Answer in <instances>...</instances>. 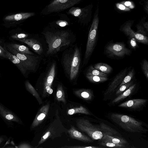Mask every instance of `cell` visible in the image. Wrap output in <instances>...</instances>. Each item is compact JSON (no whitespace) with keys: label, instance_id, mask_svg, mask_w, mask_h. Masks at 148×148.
I'll list each match as a JSON object with an SVG mask.
<instances>
[{"label":"cell","instance_id":"9","mask_svg":"<svg viewBox=\"0 0 148 148\" xmlns=\"http://www.w3.org/2000/svg\"><path fill=\"white\" fill-rule=\"evenodd\" d=\"M56 65L55 63L52 64L49 68L43 81V97L51 94L53 92L51 86L55 76Z\"/></svg>","mask_w":148,"mask_h":148},{"label":"cell","instance_id":"31","mask_svg":"<svg viewBox=\"0 0 148 148\" xmlns=\"http://www.w3.org/2000/svg\"><path fill=\"white\" fill-rule=\"evenodd\" d=\"M100 144L104 147H113V148H125L127 147L126 145L114 143L111 142H107L102 141Z\"/></svg>","mask_w":148,"mask_h":148},{"label":"cell","instance_id":"38","mask_svg":"<svg viewBox=\"0 0 148 148\" xmlns=\"http://www.w3.org/2000/svg\"><path fill=\"white\" fill-rule=\"evenodd\" d=\"M65 147L67 148H101V147L94 146H68Z\"/></svg>","mask_w":148,"mask_h":148},{"label":"cell","instance_id":"3","mask_svg":"<svg viewBox=\"0 0 148 148\" xmlns=\"http://www.w3.org/2000/svg\"><path fill=\"white\" fill-rule=\"evenodd\" d=\"M111 120L125 131L131 132L144 133L147 131L143 126L142 123L126 115L113 113Z\"/></svg>","mask_w":148,"mask_h":148},{"label":"cell","instance_id":"41","mask_svg":"<svg viewBox=\"0 0 148 148\" xmlns=\"http://www.w3.org/2000/svg\"><path fill=\"white\" fill-rule=\"evenodd\" d=\"M119 8L121 10H124L125 8V7L122 4H120L119 5Z\"/></svg>","mask_w":148,"mask_h":148},{"label":"cell","instance_id":"2","mask_svg":"<svg viewBox=\"0 0 148 148\" xmlns=\"http://www.w3.org/2000/svg\"><path fill=\"white\" fill-rule=\"evenodd\" d=\"M81 60L80 52L77 47L75 48L72 52L65 54L62 57V66L71 81L74 80L78 75Z\"/></svg>","mask_w":148,"mask_h":148},{"label":"cell","instance_id":"30","mask_svg":"<svg viewBox=\"0 0 148 148\" xmlns=\"http://www.w3.org/2000/svg\"><path fill=\"white\" fill-rule=\"evenodd\" d=\"M28 36V35L27 34L17 33L11 34L9 38L10 40L19 41L22 39L27 38Z\"/></svg>","mask_w":148,"mask_h":148},{"label":"cell","instance_id":"26","mask_svg":"<svg viewBox=\"0 0 148 148\" xmlns=\"http://www.w3.org/2000/svg\"><path fill=\"white\" fill-rule=\"evenodd\" d=\"M78 113L83 114L87 115L90 114V113L87 109L82 106L70 109L67 112L68 114L70 115H72Z\"/></svg>","mask_w":148,"mask_h":148},{"label":"cell","instance_id":"29","mask_svg":"<svg viewBox=\"0 0 148 148\" xmlns=\"http://www.w3.org/2000/svg\"><path fill=\"white\" fill-rule=\"evenodd\" d=\"M86 77L90 82L94 83L102 82L108 79L107 77L93 75H86Z\"/></svg>","mask_w":148,"mask_h":148},{"label":"cell","instance_id":"6","mask_svg":"<svg viewBox=\"0 0 148 148\" xmlns=\"http://www.w3.org/2000/svg\"><path fill=\"white\" fill-rule=\"evenodd\" d=\"M81 0H54L44 9L43 14L60 12L77 3Z\"/></svg>","mask_w":148,"mask_h":148},{"label":"cell","instance_id":"27","mask_svg":"<svg viewBox=\"0 0 148 148\" xmlns=\"http://www.w3.org/2000/svg\"><path fill=\"white\" fill-rule=\"evenodd\" d=\"M86 75H93L107 77V74L95 68L93 66H90L86 73Z\"/></svg>","mask_w":148,"mask_h":148},{"label":"cell","instance_id":"13","mask_svg":"<svg viewBox=\"0 0 148 148\" xmlns=\"http://www.w3.org/2000/svg\"><path fill=\"white\" fill-rule=\"evenodd\" d=\"M147 101V99H134L125 101L120 104L119 107L131 109H136L144 106Z\"/></svg>","mask_w":148,"mask_h":148},{"label":"cell","instance_id":"11","mask_svg":"<svg viewBox=\"0 0 148 148\" xmlns=\"http://www.w3.org/2000/svg\"><path fill=\"white\" fill-rule=\"evenodd\" d=\"M0 116L7 123L15 122L21 124L20 118L14 112L0 103Z\"/></svg>","mask_w":148,"mask_h":148},{"label":"cell","instance_id":"28","mask_svg":"<svg viewBox=\"0 0 148 148\" xmlns=\"http://www.w3.org/2000/svg\"><path fill=\"white\" fill-rule=\"evenodd\" d=\"M56 97L57 100L61 101L65 104L66 101L65 99L64 92L61 85H58L56 92Z\"/></svg>","mask_w":148,"mask_h":148},{"label":"cell","instance_id":"40","mask_svg":"<svg viewBox=\"0 0 148 148\" xmlns=\"http://www.w3.org/2000/svg\"><path fill=\"white\" fill-rule=\"evenodd\" d=\"M57 25L61 27H64L68 25V23L65 21H59L56 23Z\"/></svg>","mask_w":148,"mask_h":148},{"label":"cell","instance_id":"7","mask_svg":"<svg viewBox=\"0 0 148 148\" xmlns=\"http://www.w3.org/2000/svg\"><path fill=\"white\" fill-rule=\"evenodd\" d=\"M6 48L21 61L28 71L33 72L36 70L39 59L38 57L20 53L11 49Z\"/></svg>","mask_w":148,"mask_h":148},{"label":"cell","instance_id":"15","mask_svg":"<svg viewBox=\"0 0 148 148\" xmlns=\"http://www.w3.org/2000/svg\"><path fill=\"white\" fill-rule=\"evenodd\" d=\"M6 52L7 59L9 60L17 67L25 77H27L28 71L21 61L16 56L9 52L7 48L6 50Z\"/></svg>","mask_w":148,"mask_h":148},{"label":"cell","instance_id":"35","mask_svg":"<svg viewBox=\"0 0 148 148\" xmlns=\"http://www.w3.org/2000/svg\"><path fill=\"white\" fill-rule=\"evenodd\" d=\"M82 12V10L79 8L72 7L68 11V14L76 17H79Z\"/></svg>","mask_w":148,"mask_h":148},{"label":"cell","instance_id":"43","mask_svg":"<svg viewBox=\"0 0 148 148\" xmlns=\"http://www.w3.org/2000/svg\"><path fill=\"white\" fill-rule=\"evenodd\" d=\"M2 140V138H0V143L1 142Z\"/></svg>","mask_w":148,"mask_h":148},{"label":"cell","instance_id":"39","mask_svg":"<svg viewBox=\"0 0 148 148\" xmlns=\"http://www.w3.org/2000/svg\"><path fill=\"white\" fill-rule=\"evenodd\" d=\"M136 39L134 38H131L130 40V44L132 47L133 48H135L137 46V44Z\"/></svg>","mask_w":148,"mask_h":148},{"label":"cell","instance_id":"25","mask_svg":"<svg viewBox=\"0 0 148 148\" xmlns=\"http://www.w3.org/2000/svg\"><path fill=\"white\" fill-rule=\"evenodd\" d=\"M93 67L101 72L106 74L110 73L112 71V67L108 64L102 62H99L94 65Z\"/></svg>","mask_w":148,"mask_h":148},{"label":"cell","instance_id":"22","mask_svg":"<svg viewBox=\"0 0 148 148\" xmlns=\"http://www.w3.org/2000/svg\"><path fill=\"white\" fill-rule=\"evenodd\" d=\"M99 127L103 135H108L120 137L121 134L117 131L103 123L100 124Z\"/></svg>","mask_w":148,"mask_h":148},{"label":"cell","instance_id":"8","mask_svg":"<svg viewBox=\"0 0 148 148\" xmlns=\"http://www.w3.org/2000/svg\"><path fill=\"white\" fill-rule=\"evenodd\" d=\"M105 51L111 57H123L129 55L131 53V50L126 47L125 44L121 42L108 44L105 48Z\"/></svg>","mask_w":148,"mask_h":148},{"label":"cell","instance_id":"37","mask_svg":"<svg viewBox=\"0 0 148 148\" xmlns=\"http://www.w3.org/2000/svg\"><path fill=\"white\" fill-rule=\"evenodd\" d=\"M137 33L146 36L147 35V33L144 29V28L140 26H138L137 27Z\"/></svg>","mask_w":148,"mask_h":148},{"label":"cell","instance_id":"17","mask_svg":"<svg viewBox=\"0 0 148 148\" xmlns=\"http://www.w3.org/2000/svg\"><path fill=\"white\" fill-rule=\"evenodd\" d=\"M19 41L28 45L39 55L41 54L42 52L43 49L42 46L37 40L34 39L27 38L22 39Z\"/></svg>","mask_w":148,"mask_h":148},{"label":"cell","instance_id":"18","mask_svg":"<svg viewBox=\"0 0 148 148\" xmlns=\"http://www.w3.org/2000/svg\"><path fill=\"white\" fill-rule=\"evenodd\" d=\"M6 48L14 49L16 51L23 53L34 55V53L30 51L27 47L14 42L5 43Z\"/></svg>","mask_w":148,"mask_h":148},{"label":"cell","instance_id":"1","mask_svg":"<svg viewBox=\"0 0 148 148\" xmlns=\"http://www.w3.org/2000/svg\"><path fill=\"white\" fill-rule=\"evenodd\" d=\"M44 34L48 44V48L47 52L48 55L57 53L62 47L69 45L71 42L70 35L66 31L47 32Z\"/></svg>","mask_w":148,"mask_h":148},{"label":"cell","instance_id":"42","mask_svg":"<svg viewBox=\"0 0 148 148\" xmlns=\"http://www.w3.org/2000/svg\"><path fill=\"white\" fill-rule=\"evenodd\" d=\"M125 5L127 6H129L131 5V3L129 1L126 2L125 3Z\"/></svg>","mask_w":148,"mask_h":148},{"label":"cell","instance_id":"34","mask_svg":"<svg viewBox=\"0 0 148 148\" xmlns=\"http://www.w3.org/2000/svg\"><path fill=\"white\" fill-rule=\"evenodd\" d=\"M133 83V81H130L121 86L116 92V95H117L122 93L123 91L128 89Z\"/></svg>","mask_w":148,"mask_h":148},{"label":"cell","instance_id":"14","mask_svg":"<svg viewBox=\"0 0 148 148\" xmlns=\"http://www.w3.org/2000/svg\"><path fill=\"white\" fill-rule=\"evenodd\" d=\"M49 108V105L47 103L40 108L32 123L31 128L36 127L42 121L48 113Z\"/></svg>","mask_w":148,"mask_h":148},{"label":"cell","instance_id":"4","mask_svg":"<svg viewBox=\"0 0 148 148\" xmlns=\"http://www.w3.org/2000/svg\"><path fill=\"white\" fill-rule=\"evenodd\" d=\"M99 22L97 14H96L94 17L89 32L84 56V62L88 61L95 48L97 39Z\"/></svg>","mask_w":148,"mask_h":148},{"label":"cell","instance_id":"32","mask_svg":"<svg viewBox=\"0 0 148 148\" xmlns=\"http://www.w3.org/2000/svg\"><path fill=\"white\" fill-rule=\"evenodd\" d=\"M135 74V71L134 69H132L125 76L123 81L118 87L119 88L122 85L129 82L133 78Z\"/></svg>","mask_w":148,"mask_h":148},{"label":"cell","instance_id":"5","mask_svg":"<svg viewBox=\"0 0 148 148\" xmlns=\"http://www.w3.org/2000/svg\"><path fill=\"white\" fill-rule=\"evenodd\" d=\"M76 125L82 131L86 133L93 140L101 139L103 134L99 127L92 124L87 119H81L76 120Z\"/></svg>","mask_w":148,"mask_h":148},{"label":"cell","instance_id":"20","mask_svg":"<svg viewBox=\"0 0 148 148\" xmlns=\"http://www.w3.org/2000/svg\"><path fill=\"white\" fill-rule=\"evenodd\" d=\"M34 14L33 12L21 13L8 16L4 19L8 21H18L27 18Z\"/></svg>","mask_w":148,"mask_h":148},{"label":"cell","instance_id":"23","mask_svg":"<svg viewBox=\"0 0 148 148\" xmlns=\"http://www.w3.org/2000/svg\"><path fill=\"white\" fill-rule=\"evenodd\" d=\"M136 85V84H133L123 92L113 99L112 101V103L114 104L117 103L130 95L135 89Z\"/></svg>","mask_w":148,"mask_h":148},{"label":"cell","instance_id":"24","mask_svg":"<svg viewBox=\"0 0 148 148\" xmlns=\"http://www.w3.org/2000/svg\"><path fill=\"white\" fill-rule=\"evenodd\" d=\"M25 87L27 90L36 98L40 104H42V101L39 94L30 83L29 81L27 80H26L25 82Z\"/></svg>","mask_w":148,"mask_h":148},{"label":"cell","instance_id":"36","mask_svg":"<svg viewBox=\"0 0 148 148\" xmlns=\"http://www.w3.org/2000/svg\"><path fill=\"white\" fill-rule=\"evenodd\" d=\"M142 68L143 72L147 79H148V62L144 60L142 63Z\"/></svg>","mask_w":148,"mask_h":148},{"label":"cell","instance_id":"33","mask_svg":"<svg viewBox=\"0 0 148 148\" xmlns=\"http://www.w3.org/2000/svg\"><path fill=\"white\" fill-rule=\"evenodd\" d=\"M4 40L0 38V57L7 59L6 56L5 46Z\"/></svg>","mask_w":148,"mask_h":148},{"label":"cell","instance_id":"19","mask_svg":"<svg viewBox=\"0 0 148 148\" xmlns=\"http://www.w3.org/2000/svg\"><path fill=\"white\" fill-rule=\"evenodd\" d=\"M74 93L78 97L87 101L91 100L94 97L93 92L90 89H79L75 91Z\"/></svg>","mask_w":148,"mask_h":148},{"label":"cell","instance_id":"16","mask_svg":"<svg viewBox=\"0 0 148 148\" xmlns=\"http://www.w3.org/2000/svg\"><path fill=\"white\" fill-rule=\"evenodd\" d=\"M68 132L70 137L73 139L86 143L93 142L92 140L90 138L78 131L74 126L71 127L68 130Z\"/></svg>","mask_w":148,"mask_h":148},{"label":"cell","instance_id":"10","mask_svg":"<svg viewBox=\"0 0 148 148\" xmlns=\"http://www.w3.org/2000/svg\"><path fill=\"white\" fill-rule=\"evenodd\" d=\"M132 24L127 23L122 27V31L130 38H134L138 42L145 44H148V38L146 36L135 32L131 28Z\"/></svg>","mask_w":148,"mask_h":148},{"label":"cell","instance_id":"21","mask_svg":"<svg viewBox=\"0 0 148 148\" xmlns=\"http://www.w3.org/2000/svg\"><path fill=\"white\" fill-rule=\"evenodd\" d=\"M102 141L110 142L114 143L128 145L129 143L125 139L119 136H113L108 135H104Z\"/></svg>","mask_w":148,"mask_h":148},{"label":"cell","instance_id":"12","mask_svg":"<svg viewBox=\"0 0 148 148\" xmlns=\"http://www.w3.org/2000/svg\"><path fill=\"white\" fill-rule=\"evenodd\" d=\"M127 70V69L126 68L116 75L104 92L105 95L111 94L116 90L126 75Z\"/></svg>","mask_w":148,"mask_h":148},{"label":"cell","instance_id":"44","mask_svg":"<svg viewBox=\"0 0 148 148\" xmlns=\"http://www.w3.org/2000/svg\"><path fill=\"white\" fill-rule=\"evenodd\" d=\"M1 77V73H0V77Z\"/></svg>","mask_w":148,"mask_h":148}]
</instances>
